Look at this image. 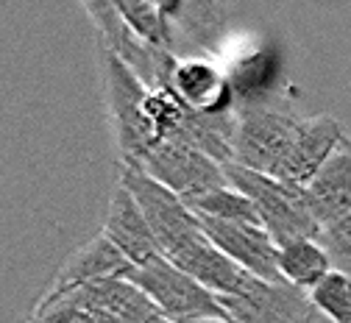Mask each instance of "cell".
Here are the masks:
<instances>
[{"label":"cell","mask_w":351,"mask_h":323,"mask_svg":"<svg viewBox=\"0 0 351 323\" xmlns=\"http://www.w3.org/2000/svg\"><path fill=\"white\" fill-rule=\"evenodd\" d=\"M156 307L159 315L176 320V323H195L206 318H226V309L215 293H209L204 285H198L193 276L179 270L165 256H156L145 265H137L128 273Z\"/></svg>","instance_id":"cell-5"},{"label":"cell","mask_w":351,"mask_h":323,"mask_svg":"<svg viewBox=\"0 0 351 323\" xmlns=\"http://www.w3.org/2000/svg\"><path fill=\"white\" fill-rule=\"evenodd\" d=\"M120 181L137 198L151 232L156 237L159 254L165 259L173 262L176 256H182L187 248H193L204 237V228L195 212L176 193H170L156 178H151L143 167L120 165Z\"/></svg>","instance_id":"cell-4"},{"label":"cell","mask_w":351,"mask_h":323,"mask_svg":"<svg viewBox=\"0 0 351 323\" xmlns=\"http://www.w3.org/2000/svg\"><path fill=\"white\" fill-rule=\"evenodd\" d=\"M195 323H240V320H234V318H206V320H195Z\"/></svg>","instance_id":"cell-20"},{"label":"cell","mask_w":351,"mask_h":323,"mask_svg":"<svg viewBox=\"0 0 351 323\" xmlns=\"http://www.w3.org/2000/svg\"><path fill=\"white\" fill-rule=\"evenodd\" d=\"M321 243L329 251L335 270H343L346 276H351V212L343 215L340 220L324 226Z\"/></svg>","instance_id":"cell-19"},{"label":"cell","mask_w":351,"mask_h":323,"mask_svg":"<svg viewBox=\"0 0 351 323\" xmlns=\"http://www.w3.org/2000/svg\"><path fill=\"white\" fill-rule=\"evenodd\" d=\"M95 315L75 304L70 296H42L31 309L28 323H93Z\"/></svg>","instance_id":"cell-18"},{"label":"cell","mask_w":351,"mask_h":323,"mask_svg":"<svg viewBox=\"0 0 351 323\" xmlns=\"http://www.w3.org/2000/svg\"><path fill=\"white\" fill-rule=\"evenodd\" d=\"M335 270L329 251L321 240H298L279 248V273L282 279L298 290L310 293Z\"/></svg>","instance_id":"cell-14"},{"label":"cell","mask_w":351,"mask_h":323,"mask_svg":"<svg viewBox=\"0 0 351 323\" xmlns=\"http://www.w3.org/2000/svg\"><path fill=\"white\" fill-rule=\"evenodd\" d=\"M198 223L204 235L243 270H248L262 282H285L279 273V246L274 243V237L262 223L215 220V217H198Z\"/></svg>","instance_id":"cell-8"},{"label":"cell","mask_w":351,"mask_h":323,"mask_svg":"<svg viewBox=\"0 0 351 323\" xmlns=\"http://www.w3.org/2000/svg\"><path fill=\"white\" fill-rule=\"evenodd\" d=\"M134 167H143L151 178H156L162 187L176 193L182 201L229 187L223 162H217V159H212V156H206L190 145L167 143V140H159L143 156V162Z\"/></svg>","instance_id":"cell-6"},{"label":"cell","mask_w":351,"mask_h":323,"mask_svg":"<svg viewBox=\"0 0 351 323\" xmlns=\"http://www.w3.org/2000/svg\"><path fill=\"white\" fill-rule=\"evenodd\" d=\"M101 235H106L131 259L134 267L162 256L159 246H156V237L151 232V226H148L137 198L131 195V190L120 178L112 187V198H109V209H106V217H104Z\"/></svg>","instance_id":"cell-11"},{"label":"cell","mask_w":351,"mask_h":323,"mask_svg":"<svg viewBox=\"0 0 351 323\" xmlns=\"http://www.w3.org/2000/svg\"><path fill=\"white\" fill-rule=\"evenodd\" d=\"M148 323H176V320H170V318H165V315H154Z\"/></svg>","instance_id":"cell-21"},{"label":"cell","mask_w":351,"mask_h":323,"mask_svg":"<svg viewBox=\"0 0 351 323\" xmlns=\"http://www.w3.org/2000/svg\"><path fill=\"white\" fill-rule=\"evenodd\" d=\"M134 270L131 259L106 237L98 235L90 243H84L81 248H75L64 265L56 270L53 282L45 287L42 296H62L70 290H78L84 285H93L101 279H114V276H128Z\"/></svg>","instance_id":"cell-10"},{"label":"cell","mask_w":351,"mask_h":323,"mask_svg":"<svg viewBox=\"0 0 351 323\" xmlns=\"http://www.w3.org/2000/svg\"><path fill=\"white\" fill-rule=\"evenodd\" d=\"M306 193H310L321 228L351 212V140L348 136L332 154V159L318 170V176L306 184Z\"/></svg>","instance_id":"cell-13"},{"label":"cell","mask_w":351,"mask_h":323,"mask_svg":"<svg viewBox=\"0 0 351 323\" xmlns=\"http://www.w3.org/2000/svg\"><path fill=\"white\" fill-rule=\"evenodd\" d=\"M81 304L86 312H93L109 323H148L156 312L154 301L128 279V276H114V279H101L93 285H84L78 290L62 293Z\"/></svg>","instance_id":"cell-12"},{"label":"cell","mask_w":351,"mask_h":323,"mask_svg":"<svg viewBox=\"0 0 351 323\" xmlns=\"http://www.w3.org/2000/svg\"><path fill=\"white\" fill-rule=\"evenodd\" d=\"M229 318L240 323H315V307L310 293L287 282H262L251 285L237 296H217Z\"/></svg>","instance_id":"cell-7"},{"label":"cell","mask_w":351,"mask_h":323,"mask_svg":"<svg viewBox=\"0 0 351 323\" xmlns=\"http://www.w3.org/2000/svg\"><path fill=\"white\" fill-rule=\"evenodd\" d=\"M198 217H215V220H243V223H262L256 206L251 204L248 195H243L240 190H234L232 184L221 190L204 193L198 198L184 201Z\"/></svg>","instance_id":"cell-16"},{"label":"cell","mask_w":351,"mask_h":323,"mask_svg":"<svg viewBox=\"0 0 351 323\" xmlns=\"http://www.w3.org/2000/svg\"><path fill=\"white\" fill-rule=\"evenodd\" d=\"M167 89L193 112L223 115L232 112V81L215 62L204 56H179L170 73Z\"/></svg>","instance_id":"cell-9"},{"label":"cell","mask_w":351,"mask_h":323,"mask_svg":"<svg viewBox=\"0 0 351 323\" xmlns=\"http://www.w3.org/2000/svg\"><path fill=\"white\" fill-rule=\"evenodd\" d=\"M306 115L274 104H248L237 112L232 165L287 181Z\"/></svg>","instance_id":"cell-1"},{"label":"cell","mask_w":351,"mask_h":323,"mask_svg":"<svg viewBox=\"0 0 351 323\" xmlns=\"http://www.w3.org/2000/svg\"><path fill=\"white\" fill-rule=\"evenodd\" d=\"M223 23V9L221 0H179L173 14V28L179 36L204 45L209 42L217 28Z\"/></svg>","instance_id":"cell-15"},{"label":"cell","mask_w":351,"mask_h":323,"mask_svg":"<svg viewBox=\"0 0 351 323\" xmlns=\"http://www.w3.org/2000/svg\"><path fill=\"white\" fill-rule=\"evenodd\" d=\"M226 181L234 190L251 198L262 226L268 228V235L279 248L298 240H321L324 228L315 217L310 193L301 184L262 176L232 162L226 165Z\"/></svg>","instance_id":"cell-2"},{"label":"cell","mask_w":351,"mask_h":323,"mask_svg":"<svg viewBox=\"0 0 351 323\" xmlns=\"http://www.w3.org/2000/svg\"><path fill=\"white\" fill-rule=\"evenodd\" d=\"M310 301L332 323H351V276L332 270L321 285L310 290Z\"/></svg>","instance_id":"cell-17"},{"label":"cell","mask_w":351,"mask_h":323,"mask_svg":"<svg viewBox=\"0 0 351 323\" xmlns=\"http://www.w3.org/2000/svg\"><path fill=\"white\" fill-rule=\"evenodd\" d=\"M101 56L106 78V104L120 165H140L143 156L159 143V134L148 112L151 86L112 51L101 48Z\"/></svg>","instance_id":"cell-3"}]
</instances>
